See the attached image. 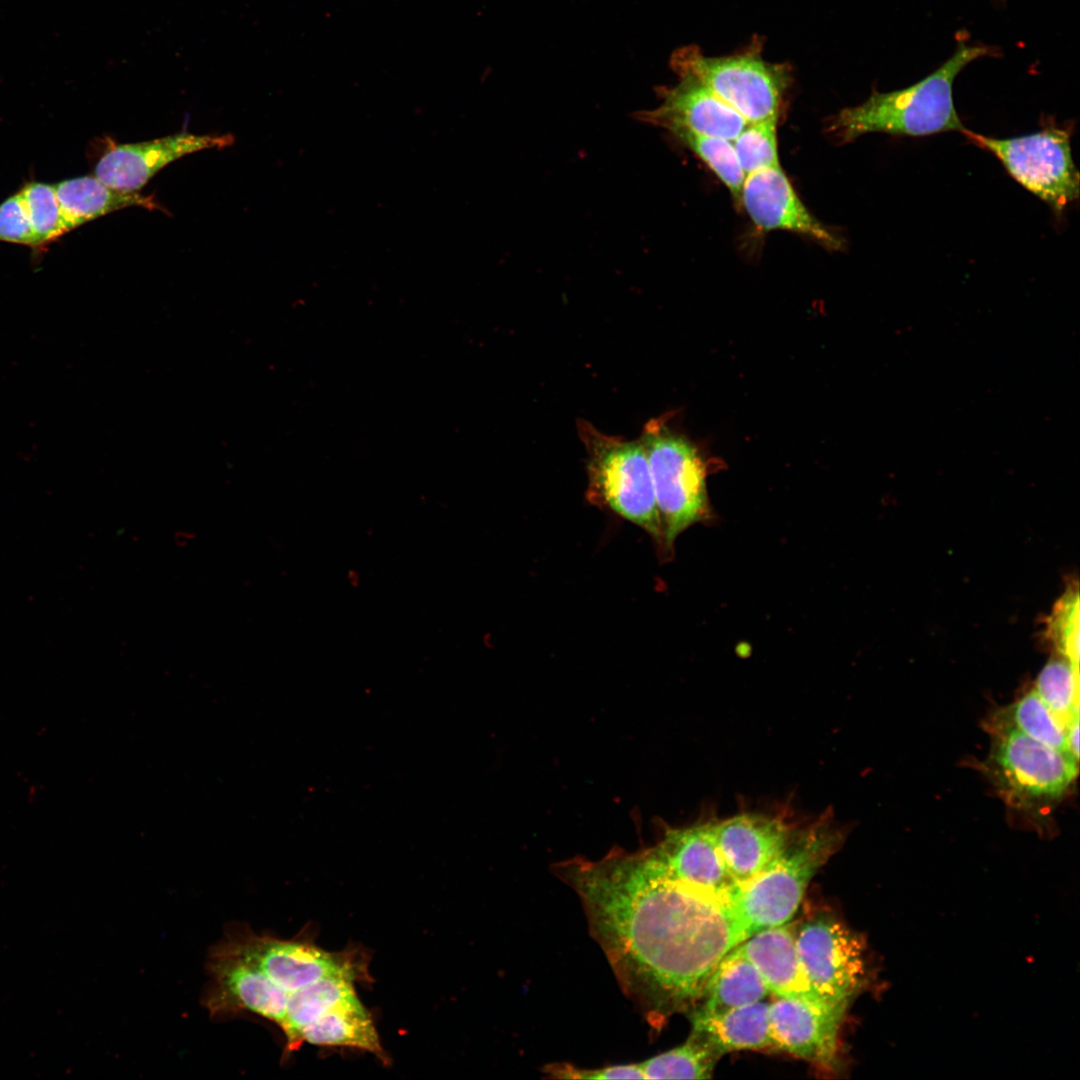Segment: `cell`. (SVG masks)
<instances>
[{
    "instance_id": "6da1fadb",
    "label": "cell",
    "mask_w": 1080,
    "mask_h": 1080,
    "mask_svg": "<svg viewBox=\"0 0 1080 1080\" xmlns=\"http://www.w3.org/2000/svg\"><path fill=\"white\" fill-rule=\"evenodd\" d=\"M552 871L578 895L622 991L657 1021L702 997L720 960L750 936L727 891L663 872L647 850L573 858Z\"/></svg>"
},
{
    "instance_id": "7a4b0ae2",
    "label": "cell",
    "mask_w": 1080,
    "mask_h": 1080,
    "mask_svg": "<svg viewBox=\"0 0 1080 1080\" xmlns=\"http://www.w3.org/2000/svg\"><path fill=\"white\" fill-rule=\"evenodd\" d=\"M987 46L959 41L953 55L917 83L891 92L873 93L863 103L841 110L832 121V134L841 143L868 133L928 136L965 129L954 106L953 83L963 68L990 55Z\"/></svg>"
},
{
    "instance_id": "3957f363",
    "label": "cell",
    "mask_w": 1080,
    "mask_h": 1080,
    "mask_svg": "<svg viewBox=\"0 0 1080 1080\" xmlns=\"http://www.w3.org/2000/svg\"><path fill=\"white\" fill-rule=\"evenodd\" d=\"M840 841L839 831L829 820L821 818L793 832L783 852L764 870L735 884L734 902L750 935L790 920L809 882Z\"/></svg>"
},
{
    "instance_id": "277c9868",
    "label": "cell",
    "mask_w": 1080,
    "mask_h": 1080,
    "mask_svg": "<svg viewBox=\"0 0 1080 1080\" xmlns=\"http://www.w3.org/2000/svg\"><path fill=\"white\" fill-rule=\"evenodd\" d=\"M588 452L589 497L657 541L662 525L646 451L640 440L605 435L588 423L579 424Z\"/></svg>"
},
{
    "instance_id": "5b68a950",
    "label": "cell",
    "mask_w": 1080,
    "mask_h": 1080,
    "mask_svg": "<svg viewBox=\"0 0 1080 1080\" xmlns=\"http://www.w3.org/2000/svg\"><path fill=\"white\" fill-rule=\"evenodd\" d=\"M648 458L663 543L710 516L706 466L697 448L663 421H650L640 439Z\"/></svg>"
},
{
    "instance_id": "8992f818",
    "label": "cell",
    "mask_w": 1080,
    "mask_h": 1080,
    "mask_svg": "<svg viewBox=\"0 0 1080 1080\" xmlns=\"http://www.w3.org/2000/svg\"><path fill=\"white\" fill-rule=\"evenodd\" d=\"M972 144L992 153L1022 187L1045 202L1055 215L1079 197V172L1072 158V127L1046 126L1019 137L999 139L961 132Z\"/></svg>"
},
{
    "instance_id": "52a82bcc",
    "label": "cell",
    "mask_w": 1080,
    "mask_h": 1080,
    "mask_svg": "<svg viewBox=\"0 0 1080 1080\" xmlns=\"http://www.w3.org/2000/svg\"><path fill=\"white\" fill-rule=\"evenodd\" d=\"M671 66L675 73L696 78L748 123L778 119L788 72L752 49L711 57L696 46H686L673 53Z\"/></svg>"
},
{
    "instance_id": "ba28073f",
    "label": "cell",
    "mask_w": 1080,
    "mask_h": 1080,
    "mask_svg": "<svg viewBox=\"0 0 1080 1080\" xmlns=\"http://www.w3.org/2000/svg\"><path fill=\"white\" fill-rule=\"evenodd\" d=\"M993 731L988 764L996 785L1011 803L1044 804L1064 795L1077 775L1078 759L1072 753L1013 729Z\"/></svg>"
},
{
    "instance_id": "9c48e42d",
    "label": "cell",
    "mask_w": 1080,
    "mask_h": 1080,
    "mask_svg": "<svg viewBox=\"0 0 1080 1080\" xmlns=\"http://www.w3.org/2000/svg\"><path fill=\"white\" fill-rule=\"evenodd\" d=\"M256 965L288 995L321 978L341 975L360 980L366 961L357 951L328 952L304 940L258 935L238 924L222 939Z\"/></svg>"
},
{
    "instance_id": "30bf717a",
    "label": "cell",
    "mask_w": 1080,
    "mask_h": 1080,
    "mask_svg": "<svg viewBox=\"0 0 1080 1080\" xmlns=\"http://www.w3.org/2000/svg\"><path fill=\"white\" fill-rule=\"evenodd\" d=\"M795 941L810 985L843 1014L864 977L860 941L840 921L825 915L810 918L795 929Z\"/></svg>"
},
{
    "instance_id": "8fae6325",
    "label": "cell",
    "mask_w": 1080,
    "mask_h": 1080,
    "mask_svg": "<svg viewBox=\"0 0 1080 1080\" xmlns=\"http://www.w3.org/2000/svg\"><path fill=\"white\" fill-rule=\"evenodd\" d=\"M208 972L206 1003L212 1016L246 1011L281 1028L289 995L223 940L209 954Z\"/></svg>"
},
{
    "instance_id": "7c38bea8",
    "label": "cell",
    "mask_w": 1080,
    "mask_h": 1080,
    "mask_svg": "<svg viewBox=\"0 0 1080 1080\" xmlns=\"http://www.w3.org/2000/svg\"><path fill=\"white\" fill-rule=\"evenodd\" d=\"M234 137L178 133L137 143H109L95 167L94 176L108 187L139 192L157 172L179 158L206 149L231 146Z\"/></svg>"
},
{
    "instance_id": "4fadbf2b",
    "label": "cell",
    "mask_w": 1080,
    "mask_h": 1080,
    "mask_svg": "<svg viewBox=\"0 0 1080 1080\" xmlns=\"http://www.w3.org/2000/svg\"><path fill=\"white\" fill-rule=\"evenodd\" d=\"M677 82L659 89L660 102L640 119L670 133L687 130L733 141L748 122L693 76L676 73Z\"/></svg>"
},
{
    "instance_id": "5bb4252c",
    "label": "cell",
    "mask_w": 1080,
    "mask_h": 1080,
    "mask_svg": "<svg viewBox=\"0 0 1080 1080\" xmlns=\"http://www.w3.org/2000/svg\"><path fill=\"white\" fill-rule=\"evenodd\" d=\"M740 201L762 231L784 230L838 250L842 239L815 218L802 203L780 165L746 175Z\"/></svg>"
},
{
    "instance_id": "9a60e30c",
    "label": "cell",
    "mask_w": 1080,
    "mask_h": 1080,
    "mask_svg": "<svg viewBox=\"0 0 1080 1080\" xmlns=\"http://www.w3.org/2000/svg\"><path fill=\"white\" fill-rule=\"evenodd\" d=\"M843 1014L803 998L777 997L769 1003V1025L776 1049L831 1067L837 1053Z\"/></svg>"
},
{
    "instance_id": "2e32d148",
    "label": "cell",
    "mask_w": 1080,
    "mask_h": 1080,
    "mask_svg": "<svg viewBox=\"0 0 1080 1080\" xmlns=\"http://www.w3.org/2000/svg\"><path fill=\"white\" fill-rule=\"evenodd\" d=\"M646 850L663 872L678 880L715 891L736 884L718 848L714 823L671 829Z\"/></svg>"
},
{
    "instance_id": "e0dca14e",
    "label": "cell",
    "mask_w": 1080,
    "mask_h": 1080,
    "mask_svg": "<svg viewBox=\"0 0 1080 1080\" xmlns=\"http://www.w3.org/2000/svg\"><path fill=\"white\" fill-rule=\"evenodd\" d=\"M714 834L728 872L742 883L771 864L793 832L777 818L742 814L714 824Z\"/></svg>"
},
{
    "instance_id": "ac0fdd59",
    "label": "cell",
    "mask_w": 1080,
    "mask_h": 1080,
    "mask_svg": "<svg viewBox=\"0 0 1080 1080\" xmlns=\"http://www.w3.org/2000/svg\"><path fill=\"white\" fill-rule=\"evenodd\" d=\"M736 947L758 969L769 992L777 997L803 998L830 1006L807 979L796 947L795 929L791 925L785 923L761 929Z\"/></svg>"
},
{
    "instance_id": "d6986e66",
    "label": "cell",
    "mask_w": 1080,
    "mask_h": 1080,
    "mask_svg": "<svg viewBox=\"0 0 1080 1080\" xmlns=\"http://www.w3.org/2000/svg\"><path fill=\"white\" fill-rule=\"evenodd\" d=\"M691 1024L689 1037L720 1057L735 1050L776 1049L770 1032L769 1003L763 1000L717 1014L695 1009Z\"/></svg>"
},
{
    "instance_id": "ffe728a7",
    "label": "cell",
    "mask_w": 1080,
    "mask_h": 1080,
    "mask_svg": "<svg viewBox=\"0 0 1080 1080\" xmlns=\"http://www.w3.org/2000/svg\"><path fill=\"white\" fill-rule=\"evenodd\" d=\"M64 219L70 230L108 213L128 207L163 210L153 195L112 189L95 176H83L54 185Z\"/></svg>"
},
{
    "instance_id": "44dd1931",
    "label": "cell",
    "mask_w": 1080,
    "mask_h": 1080,
    "mask_svg": "<svg viewBox=\"0 0 1080 1080\" xmlns=\"http://www.w3.org/2000/svg\"><path fill=\"white\" fill-rule=\"evenodd\" d=\"M769 989L755 965L737 947L729 951L710 975L698 1010L717 1014L764 1000Z\"/></svg>"
},
{
    "instance_id": "7402d4cb",
    "label": "cell",
    "mask_w": 1080,
    "mask_h": 1080,
    "mask_svg": "<svg viewBox=\"0 0 1080 1080\" xmlns=\"http://www.w3.org/2000/svg\"><path fill=\"white\" fill-rule=\"evenodd\" d=\"M300 1039L314 1045L358 1048L386 1060L373 1021L357 996L306 1026Z\"/></svg>"
},
{
    "instance_id": "603a6c76",
    "label": "cell",
    "mask_w": 1080,
    "mask_h": 1080,
    "mask_svg": "<svg viewBox=\"0 0 1080 1080\" xmlns=\"http://www.w3.org/2000/svg\"><path fill=\"white\" fill-rule=\"evenodd\" d=\"M354 980L341 975L328 976L289 994L284 1022L281 1026L287 1051L302 1044L301 1031L337 1005L356 997Z\"/></svg>"
},
{
    "instance_id": "cb8c5ba5",
    "label": "cell",
    "mask_w": 1080,
    "mask_h": 1080,
    "mask_svg": "<svg viewBox=\"0 0 1080 1080\" xmlns=\"http://www.w3.org/2000/svg\"><path fill=\"white\" fill-rule=\"evenodd\" d=\"M993 730H1016L1052 748L1070 752L1067 727L1049 709L1035 690L1026 693L997 713Z\"/></svg>"
},
{
    "instance_id": "d4e9b609",
    "label": "cell",
    "mask_w": 1080,
    "mask_h": 1080,
    "mask_svg": "<svg viewBox=\"0 0 1080 1080\" xmlns=\"http://www.w3.org/2000/svg\"><path fill=\"white\" fill-rule=\"evenodd\" d=\"M720 1056L689 1037L682 1045L639 1062L645 1079H708Z\"/></svg>"
},
{
    "instance_id": "484cf974",
    "label": "cell",
    "mask_w": 1080,
    "mask_h": 1080,
    "mask_svg": "<svg viewBox=\"0 0 1080 1080\" xmlns=\"http://www.w3.org/2000/svg\"><path fill=\"white\" fill-rule=\"evenodd\" d=\"M693 152L740 201L745 173L739 163L732 141L687 130L671 133Z\"/></svg>"
},
{
    "instance_id": "4316f807",
    "label": "cell",
    "mask_w": 1080,
    "mask_h": 1080,
    "mask_svg": "<svg viewBox=\"0 0 1080 1080\" xmlns=\"http://www.w3.org/2000/svg\"><path fill=\"white\" fill-rule=\"evenodd\" d=\"M1078 665L1058 656L1040 671L1035 691L1067 727L1078 717Z\"/></svg>"
},
{
    "instance_id": "83f0119b",
    "label": "cell",
    "mask_w": 1080,
    "mask_h": 1080,
    "mask_svg": "<svg viewBox=\"0 0 1080 1080\" xmlns=\"http://www.w3.org/2000/svg\"><path fill=\"white\" fill-rule=\"evenodd\" d=\"M41 244L45 246L70 231L58 201L54 185L30 182L19 191Z\"/></svg>"
},
{
    "instance_id": "f1b7e54d",
    "label": "cell",
    "mask_w": 1080,
    "mask_h": 1080,
    "mask_svg": "<svg viewBox=\"0 0 1080 1080\" xmlns=\"http://www.w3.org/2000/svg\"><path fill=\"white\" fill-rule=\"evenodd\" d=\"M777 121L778 119H769L748 123L732 141L745 175L780 165Z\"/></svg>"
},
{
    "instance_id": "f546056e",
    "label": "cell",
    "mask_w": 1080,
    "mask_h": 1080,
    "mask_svg": "<svg viewBox=\"0 0 1080 1080\" xmlns=\"http://www.w3.org/2000/svg\"><path fill=\"white\" fill-rule=\"evenodd\" d=\"M1049 634L1060 656L1079 663V597L1066 592L1056 603L1049 623Z\"/></svg>"
},
{
    "instance_id": "4dcf8cb0",
    "label": "cell",
    "mask_w": 1080,
    "mask_h": 1080,
    "mask_svg": "<svg viewBox=\"0 0 1080 1080\" xmlns=\"http://www.w3.org/2000/svg\"><path fill=\"white\" fill-rule=\"evenodd\" d=\"M0 241L42 247L31 225L20 192L0 204Z\"/></svg>"
},
{
    "instance_id": "1f68e13d",
    "label": "cell",
    "mask_w": 1080,
    "mask_h": 1080,
    "mask_svg": "<svg viewBox=\"0 0 1080 1080\" xmlns=\"http://www.w3.org/2000/svg\"><path fill=\"white\" fill-rule=\"evenodd\" d=\"M544 1072L550 1078L569 1080L645 1079L638 1063L615 1064L600 1068H579L568 1063L547 1065Z\"/></svg>"
}]
</instances>
